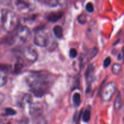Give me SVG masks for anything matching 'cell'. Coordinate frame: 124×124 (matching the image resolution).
I'll return each instance as SVG.
<instances>
[{"label": "cell", "mask_w": 124, "mask_h": 124, "mask_svg": "<svg viewBox=\"0 0 124 124\" xmlns=\"http://www.w3.org/2000/svg\"><path fill=\"white\" fill-rule=\"evenodd\" d=\"M7 76L5 73L0 71V87L4 86L7 83Z\"/></svg>", "instance_id": "obj_16"}, {"label": "cell", "mask_w": 124, "mask_h": 124, "mask_svg": "<svg viewBox=\"0 0 124 124\" xmlns=\"http://www.w3.org/2000/svg\"><path fill=\"white\" fill-rule=\"evenodd\" d=\"M2 23L4 30L7 33H11L18 29L19 18L15 12L6 10L2 12Z\"/></svg>", "instance_id": "obj_2"}, {"label": "cell", "mask_w": 124, "mask_h": 124, "mask_svg": "<svg viewBox=\"0 0 124 124\" xmlns=\"http://www.w3.org/2000/svg\"><path fill=\"white\" fill-rule=\"evenodd\" d=\"M23 56L27 61L31 63L35 62L38 59L37 52L35 48L31 47H27L25 48L23 52Z\"/></svg>", "instance_id": "obj_6"}, {"label": "cell", "mask_w": 124, "mask_h": 124, "mask_svg": "<svg viewBox=\"0 0 124 124\" xmlns=\"http://www.w3.org/2000/svg\"><path fill=\"white\" fill-rule=\"evenodd\" d=\"M54 35L58 39H61L63 37V29L59 25H56L53 29Z\"/></svg>", "instance_id": "obj_11"}, {"label": "cell", "mask_w": 124, "mask_h": 124, "mask_svg": "<svg viewBox=\"0 0 124 124\" xmlns=\"http://www.w3.org/2000/svg\"><path fill=\"white\" fill-rule=\"evenodd\" d=\"M79 23L81 24H84L87 22V16L84 14H81L78 18Z\"/></svg>", "instance_id": "obj_18"}, {"label": "cell", "mask_w": 124, "mask_h": 124, "mask_svg": "<svg viewBox=\"0 0 124 124\" xmlns=\"http://www.w3.org/2000/svg\"><path fill=\"white\" fill-rule=\"evenodd\" d=\"M93 67L92 66V65H90L88 66L85 73L86 79H87V81H91V79H92V76H93Z\"/></svg>", "instance_id": "obj_14"}, {"label": "cell", "mask_w": 124, "mask_h": 124, "mask_svg": "<svg viewBox=\"0 0 124 124\" xmlns=\"http://www.w3.org/2000/svg\"><path fill=\"white\" fill-rule=\"evenodd\" d=\"M31 97L30 94H25L23 96V98H22L21 101V105H24L25 104H29L31 102Z\"/></svg>", "instance_id": "obj_15"}, {"label": "cell", "mask_w": 124, "mask_h": 124, "mask_svg": "<svg viewBox=\"0 0 124 124\" xmlns=\"http://www.w3.org/2000/svg\"><path fill=\"white\" fill-rule=\"evenodd\" d=\"M30 34H31L30 31L27 27L21 26L19 27H18L16 36L23 43L29 41Z\"/></svg>", "instance_id": "obj_5"}, {"label": "cell", "mask_w": 124, "mask_h": 124, "mask_svg": "<svg viewBox=\"0 0 124 124\" xmlns=\"http://www.w3.org/2000/svg\"><path fill=\"white\" fill-rule=\"evenodd\" d=\"M49 76L41 73H35L27 78V83L30 91L36 97H42L47 93L50 86Z\"/></svg>", "instance_id": "obj_1"}, {"label": "cell", "mask_w": 124, "mask_h": 124, "mask_svg": "<svg viewBox=\"0 0 124 124\" xmlns=\"http://www.w3.org/2000/svg\"><path fill=\"white\" fill-rule=\"evenodd\" d=\"M62 12H52L50 13L47 15V19L52 23H56L58 21H59L62 16Z\"/></svg>", "instance_id": "obj_8"}, {"label": "cell", "mask_w": 124, "mask_h": 124, "mask_svg": "<svg viewBox=\"0 0 124 124\" xmlns=\"http://www.w3.org/2000/svg\"><path fill=\"white\" fill-rule=\"evenodd\" d=\"M0 124H10V123H7V124H5L4 122H3L2 121H0Z\"/></svg>", "instance_id": "obj_25"}, {"label": "cell", "mask_w": 124, "mask_h": 124, "mask_svg": "<svg viewBox=\"0 0 124 124\" xmlns=\"http://www.w3.org/2000/svg\"><path fill=\"white\" fill-rule=\"evenodd\" d=\"M56 2L62 7H64V6H67V0H55Z\"/></svg>", "instance_id": "obj_23"}, {"label": "cell", "mask_w": 124, "mask_h": 124, "mask_svg": "<svg viewBox=\"0 0 124 124\" xmlns=\"http://www.w3.org/2000/svg\"><path fill=\"white\" fill-rule=\"evenodd\" d=\"M49 42L48 35L42 29H39L36 31L34 38V43L40 47H47Z\"/></svg>", "instance_id": "obj_3"}, {"label": "cell", "mask_w": 124, "mask_h": 124, "mask_svg": "<svg viewBox=\"0 0 124 124\" xmlns=\"http://www.w3.org/2000/svg\"><path fill=\"white\" fill-rule=\"evenodd\" d=\"M16 112L15 110H13L10 108H7L5 109V116H13V115H16Z\"/></svg>", "instance_id": "obj_19"}, {"label": "cell", "mask_w": 124, "mask_h": 124, "mask_svg": "<svg viewBox=\"0 0 124 124\" xmlns=\"http://www.w3.org/2000/svg\"><path fill=\"white\" fill-rule=\"evenodd\" d=\"M33 124H47L46 118L42 114L32 116Z\"/></svg>", "instance_id": "obj_9"}, {"label": "cell", "mask_w": 124, "mask_h": 124, "mask_svg": "<svg viewBox=\"0 0 124 124\" xmlns=\"http://www.w3.org/2000/svg\"><path fill=\"white\" fill-rule=\"evenodd\" d=\"M111 59L110 57H107L106 59L104 60V67L105 68H108L110 66V64H111Z\"/></svg>", "instance_id": "obj_22"}, {"label": "cell", "mask_w": 124, "mask_h": 124, "mask_svg": "<svg viewBox=\"0 0 124 124\" xmlns=\"http://www.w3.org/2000/svg\"><path fill=\"white\" fill-rule=\"evenodd\" d=\"M98 53V50L96 48H92L87 52L85 54H83L81 58V64L82 66H84L87 62L92 60L97 55Z\"/></svg>", "instance_id": "obj_7"}, {"label": "cell", "mask_w": 124, "mask_h": 124, "mask_svg": "<svg viewBox=\"0 0 124 124\" xmlns=\"http://www.w3.org/2000/svg\"><path fill=\"white\" fill-rule=\"evenodd\" d=\"M0 105H1V104H0Z\"/></svg>", "instance_id": "obj_26"}, {"label": "cell", "mask_w": 124, "mask_h": 124, "mask_svg": "<svg viewBox=\"0 0 124 124\" xmlns=\"http://www.w3.org/2000/svg\"><path fill=\"white\" fill-rule=\"evenodd\" d=\"M85 10L88 13H92L94 12V6L92 2H88L85 6Z\"/></svg>", "instance_id": "obj_20"}, {"label": "cell", "mask_w": 124, "mask_h": 124, "mask_svg": "<svg viewBox=\"0 0 124 124\" xmlns=\"http://www.w3.org/2000/svg\"><path fill=\"white\" fill-rule=\"evenodd\" d=\"M122 65L119 64H113L112 67V72L114 75H117L121 73V70H122Z\"/></svg>", "instance_id": "obj_12"}, {"label": "cell", "mask_w": 124, "mask_h": 124, "mask_svg": "<svg viewBox=\"0 0 124 124\" xmlns=\"http://www.w3.org/2000/svg\"><path fill=\"white\" fill-rule=\"evenodd\" d=\"M122 97H121V93H118L116 99H115V104H114V107L116 111H118L122 108Z\"/></svg>", "instance_id": "obj_10"}, {"label": "cell", "mask_w": 124, "mask_h": 124, "mask_svg": "<svg viewBox=\"0 0 124 124\" xmlns=\"http://www.w3.org/2000/svg\"><path fill=\"white\" fill-rule=\"evenodd\" d=\"M23 67V65H22L21 63H20L19 62H17L16 64L15 67V71L16 72H18V71H19L21 70Z\"/></svg>", "instance_id": "obj_24"}, {"label": "cell", "mask_w": 124, "mask_h": 124, "mask_svg": "<svg viewBox=\"0 0 124 124\" xmlns=\"http://www.w3.org/2000/svg\"><path fill=\"white\" fill-rule=\"evenodd\" d=\"M73 102L75 106L78 107L81 104V95L79 93H75L73 96Z\"/></svg>", "instance_id": "obj_13"}, {"label": "cell", "mask_w": 124, "mask_h": 124, "mask_svg": "<svg viewBox=\"0 0 124 124\" xmlns=\"http://www.w3.org/2000/svg\"><path fill=\"white\" fill-rule=\"evenodd\" d=\"M116 90V84L114 82L108 83L104 87L102 92V99L104 101L108 102L111 99Z\"/></svg>", "instance_id": "obj_4"}, {"label": "cell", "mask_w": 124, "mask_h": 124, "mask_svg": "<svg viewBox=\"0 0 124 124\" xmlns=\"http://www.w3.org/2000/svg\"><path fill=\"white\" fill-rule=\"evenodd\" d=\"M78 55V52L75 48H71L69 51V56L71 58H76Z\"/></svg>", "instance_id": "obj_21"}, {"label": "cell", "mask_w": 124, "mask_h": 124, "mask_svg": "<svg viewBox=\"0 0 124 124\" xmlns=\"http://www.w3.org/2000/svg\"><path fill=\"white\" fill-rule=\"evenodd\" d=\"M91 117V113L90 111L88 110H85L84 111L83 114V116H82V119L84 122H89L90 119Z\"/></svg>", "instance_id": "obj_17"}]
</instances>
